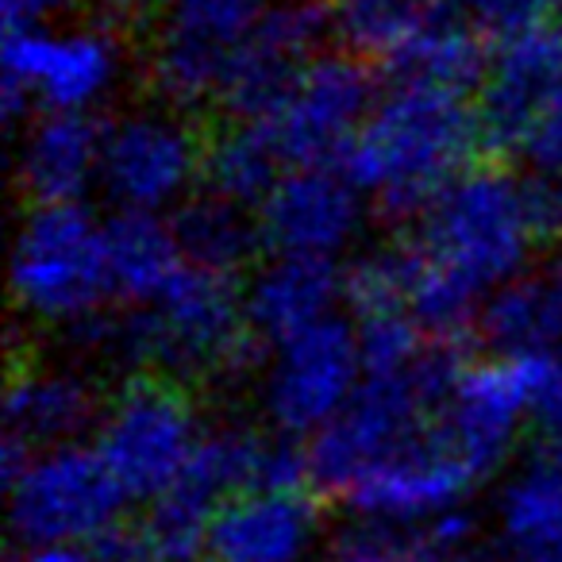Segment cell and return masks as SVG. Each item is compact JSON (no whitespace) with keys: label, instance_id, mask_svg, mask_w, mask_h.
I'll return each mask as SVG.
<instances>
[{"label":"cell","instance_id":"cell-1","mask_svg":"<svg viewBox=\"0 0 562 562\" xmlns=\"http://www.w3.org/2000/svg\"><path fill=\"white\" fill-rule=\"evenodd\" d=\"M562 232V186L508 166H474L416 216L408 255L477 305L531 273Z\"/></svg>","mask_w":562,"mask_h":562},{"label":"cell","instance_id":"cell-2","mask_svg":"<svg viewBox=\"0 0 562 562\" xmlns=\"http://www.w3.org/2000/svg\"><path fill=\"white\" fill-rule=\"evenodd\" d=\"M482 143L477 104L462 89L393 78L339 166L378 209L420 216L447 186L474 170Z\"/></svg>","mask_w":562,"mask_h":562},{"label":"cell","instance_id":"cell-3","mask_svg":"<svg viewBox=\"0 0 562 562\" xmlns=\"http://www.w3.org/2000/svg\"><path fill=\"white\" fill-rule=\"evenodd\" d=\"M12 301L40 328L93 339L109 301V220L89 204H32L12 239Z\"/></svg>","mask_w":562,"mask_h":562},{"label":"cell","instance_id":"cell-4","mask_svg":"<svg viewBox=\"0 0 562 562\" xmlns=\"http://www.w3.org/2000/svg\"><path fill=\"white\" fill-rule=\"evenodd\" d=\"M127 362L155 367L158 378H220L243 367L250 347V324L243 293L227 273H212L189 262L170 290L150 305L132 308L120 328L101 331Z\"/></svg>","mask_w":562,"mask_h":562},{"label":"cell","instance_id":"cell-5","mask_svg":"<svg viewBox=\"0 0 562 562\" xmlns=\"http://www.w3.org/2000/svg\"><path fill=\"white\" fill-rule=\"evenodd\" d=\"M454 374H459L454 351L439 344L413 367L367 374L347 413L305 447L308 477L321 490L344 497L378 462L420 439L436 424Z\"/></svg>","mask_w":562,"mask_h":562},{"label":"cell","instance_id":"cell-6","mask_svg":"<svg viewBox=\"0 0 562 562\" xmlns=\"http://www.w3.org/2000/svg\"><path fill=\"white\" fill-rule=\"evenodd\" d=\"M273 0H178L155 20L147 74L173 112L224 104L250 78Z\"/></svg>","mask_w":562,"mask_h":562},{"label":"cell","instance_id":"cell-7","mask_svg":"<svg viewBox=\"0 0 562 562\" xmlns=\"http://www.w3.org/2000/svg\"><path fill=\"white\" fill-rule=\"evenodd\" d=\"M9 528L16 551L101 543L116 536L132 497L112 477L93 443L20 451L4 443Z\"/></svg>","mask_w":562,"mask_h":562},{"label":"cell","instance_id":"cell-8","mask_svg":"<svg viewBox=\"0 0 562 562\" xmlns=\"http://www.w3.org/2000/svg\"><path fill=\"white\" fill-rule=\"evenodd\" d=\"M209 439L193 397L170 378L127 382L101 408L93 447L132 501H158L178 490Z\"/></svg>","mask_w":562,"mask_h":562},{"label":"cell","instance_id":"cell-9","mask_svg":"<svg viewBox=\"0 0 562 562\" xmlns=\"http://www.w3.org/2000/svg\"><path fill=\"white\" fill-rule=\"evenodd\" d=\"M127 55L104 24L9 27L4 35V112L40 109V116H93L120 89Z\"/></svg>","mask_w":562,"mask_h":562},{"label":"cell","instance_id":"cell-10","mask_svg":"<svg viewBox=\"0 0 562 562\" xmlns=\"http://www.w3.org/2000/svg\"><path fill=\"white\" fill-rule=\"evenodd\" d=\"M378 101L374 78L367 63L351 55H316L305 63L281 97L247 120L270 139L281 166H339L362 132L370 109Z\"/></svg>","mask_w":562,"mask_h":562},{"label":"cell","instance_id":"cell-11","mask_svg":"<svg viewBox=\"0 0 562 562\" xmlns=\"http://www.w3.org/2000/svg\"><path fill=\"white\" fill-rule=\"evenodd\" d=\"M209 147L173 109H139L104 127L101 189L120 212L166 216L193 201Z\"/></svg>","mask_w":562,"mask_h":562},{"label":"cell","instance_id":"cell-12","mask_svg":"<svg viewBox=\"0 0 562 562\" xmlns=\"http://www.w3.org/2000/svg\"><path fill=\"white\" fill-rule=\"evenodd\" d=\"M362 378L367 367H362L359 331L336 316L305 336L270 347L258 397L273 431L313 443L347 413Z\"/></svg>","mask_w":562,"mask_h":562},{"label":"cell","instance_id":"cell-13","mask_svg":"<svg viewBox=\"0 0 562 562\" xmlns=\"http://www.w3.org/2000/svg\"><path fill=\"white\" fill-rule=\"evenodd\" d=\"M482 477L439 436V424H431L420 439L393 451L367 477H359L344 493V501L367 524L428 536L439 524L467 516V501Z\"/></svg>","mask_w":562,"mask_h":562},{"label":"cell","instance_id":"cell-14","mask_svg":"<svg viewBox=\"0 0 562 562\" xmlns=\"http://www.w3.org/2000/svg\"><path fill=\"white\" fill-rule=\"evenodd\" d=\"M258 239L285 258L336 262L367 227V196L344 166H293L258 204Z\"/></svg>","mask_w":562,"mask_h":562},{"label":"cell","instance_id":"cell-15","mask_svg":"<svg viewBox=\"0 0 562 562\" xmlns=\"http://www.w3.org/2000/svg\"><path fill=\"white\" fill-rule=\"evenodd\" d=\"M436 424L439 436L482 482L497 474L516 451V439L531 424L528 382H524L520 362L493 359L459 367Z\"/></svg>","mask_w":562,"mask_h":562},{"label":"cell","instance_id":"cell-16","mask_svg":"<svg viewBox=\"0 0 562 562\" xmlns=\"http://www.w3.org/2000/svg\"><path fill=\"white\" fill-rule=\"evenodd\" d=\"M324 513L305 485L247 490L220 505L212 520V562H321Z\"/></svg>","mask_w":562,"mask_h":562},{"label":"cell","instance_id":"cell-17","mask_svg":"<svg viewBox=\"0 0 562 562\" xmlns=\"http://www.w3.org/2000/svg\"><path fill=\"white\" fill-rule=\"evenodd\" d=\"M344 55L408 78L436 43L467 24L462 0H324Z\"/></svg>","mask_w":562,"mask_h":562},{"label":"cell","instance_id":"cell-18","mask_svg":"<svg viewBox=\"0 0 562 562\" xmlns=\"http://www.w3.org/2000/svg\"><path fill=\"white\" fill-rule=\"evenodd\" d=\"M339 301H347V273L316 258H266L243 290L250 336L270 347L336 321Z\"/></svg>","mask_w":562,"mask_h":562},{"label":"cell","instance_id":"cell-19","mask_svg":"<svg viewBox=\"0 0 562 562\" xmlns=\"http://www.w3.org/2000/svg\"><path fill=\"white\" fill-rule=\"evenodd\" d=\"M562 81V32H543L536 40L493 50V66L482 78L477 124L482 139L501 155H520L528 127Z\"/></svg>","mask_w":562,"mask_h":562},{"label":"cell","instance_id":"cell-20","mask_svg":"<svg viewBox=\"0 0 562 562\" xmlns=\"http://www.w3.org/2000/svg\"><path fill=\"white\" fill-rule=\"evenodd\" d=\"M101 162L104 127L93 116H35L16 147V178L32 204H81L101 186Z\"/></svg>","mask_w":562,"mask_h":562},{"label":"cell","instance_id":"cell-21","mask_svg":"<svg viewBox=\"0 0 562 562\" xmlns=\"http://www.w3.org/2000/svg\"><path fill=\"white\" fill-rule=\"evenodd\" d=\"M493 543L501 562H562V447H543L501 482Z\"/></svg>","mask_w":562,"mask_h":562},{"label":"cell","instance_id":"cell-22","mask_svg":"<svg viewBox=\"0 0 562 562\" xmlns=\"http://www.w3.org/2000/svg\"><path fill=\"white\" fill-rule=\"evenodd\" d=\"M101 420L97 390L86 374L70 367H24L12 374L4 397L9 447L20 451H47V447L81 443V431Z\"/></svg>","mask_w":562,"mask_h":562},{"label":"cell","instance_id":"cell-23","mask_svg":"<svg viewBox=\"0 0 562 562\" xmlns=\"http://www.w3.org/2000/svg\"><path fill=\"white\" fill-rule=\"evenodd\" d=\"M109 266L116 301H124L127 308H143L186 273L189 258L181 250L173 220L116 212L109 220Z\"/></svg>","mask_w":562,"mask_h":562},{"label":"cell","instance_id":"cell-24","mask_svg":"<svg viewBox=\"0 0 562 562\" xmlns=\"http://www.w3.org/2000/svg\"><path fill=\"white\" fill-rule=\"evenodd\" d=\"M220 505H224V493L193 467L178 490L150 501L143 520L132 528L135 559L139 562H201L204 554H209L212 520H216Z\"/></svg>","mask_w":562,"mask_h":562},{"label":"cell","instance_id":"cell-25","mask_svg":"<svg viewBox=\"0 0 562 562\" xmlns=\"http://www.w3.org/2000/svg\"><path fill=\"white\" fill-rule=\"evenodd\" d=\"M482 336L501 351V359L562 351V278H524L508 281L482 308Z\"/></svg>","mask_w":562,"mask_h":562},{"label":"cell","instance_id":"cell-26","mask_svg":"<svg viewBox=\"0 0 562 562\" xmlns=\"http://www.w3.org/2000/svg\"><path fill=\"white\" fill-rule=\"evenodd\" d=\"M285 173L278 150L270 147L262 132L247 120H235L227 132L209 143L204 155V186L220 201H232L239 209H258L278 178Z\"/></svg>","mask_w":562,"mask_h":562},{"label":"cell","instance_id":"cell-27","mask_svg":"<svg viewBox=\"0 0 562 562\" xmlns=\"http://www.w3.org/2000/svg\"><path fill=\"white\" fill-rule=\"evenodd\" d=\"M181 250L193 266L232 278L250 258L258 243V224L247 216V209L220 196H193L181 212H173Z\"/></svg>","mask_w":562,"mask_h":562},{"label":"cell","instance_id":"cell-28","mask_svg":"<svg viewBox=\"0 0 562 562\" xmlns=\"http://www.w3.org/2000/svg\"><path fill=\"white\" fill-rule=\"evenodd\" d=\"M462 12L477 40L501 50L551 32V20L562 12V0H462Z\"/></svg>","mask_w":562,"mask_h":562},{"label":"cell","instance_id":"cell-29","mask_svg":"<svg viewBox=\"0 0 562 562\" xmlns=\"http://www.w3.org/2000/svg\"><path fill=\"white\" fill-rule=\"evenodd\" d=\"M405 247L362 255L347 270V301L359 316L405 313Z\"/></svg>","mask_w":562,"mask_h":562},{"label":"cell","instance_id":"cell-30","mask_svg":"<svg viewBox=\"0 0 562 562\" xmlns=\"http://www.w3.org/2000/svg\"><path fill=\"white\" fill-rule=\"evenodd\" d=\"M416 551H420V536L359 520L328 539L321 562H416Z\"/></svg>","mask_w":562,"mask_h":562},{"label":"cell","instance_id":"cell-31","mask_svg":"<svg viewBox=\"0 0 562 562\" xmlns=\"http://www.w3.org/2000/svg\"><path fill=\"white\" fill-rule=\"evenodd\" d=\"M520 158L528 162V173L562 181V81L551 89V97H547L543 109H539L536 124L524 135Z\"/></svg>","mask_w":562,"mask_h":562},{"label":"cell","instance_id":"cell-32","mask_svg":"<svg viewBox=\"0 0 562 562\" xmlns=\"http://www.w3.org/2000/svg\"><path fill=\"white\" fill-rule=\"evenodd\" d=\"M416 562H501V559L485 554L482 547L470 539V520H467V516H454V520L431 528L428 536H420Z\"/></svg>","mask_w":562,"mask_h":562},{"label":"cell","instance_id":"cell-33","mask_svg":"<svg viewBox=\"0 0 562 562\" xmlns=\"http://www.w3.org/2000/svg\"><path fill=\"white\" fill-rule=\"evenodd\" d=\"M16 562H139L135 559L132 531L101 539V543H74V547H32L16 551Z\"/></svg>","mask_w":562,"mask_h":562},{"label":"cell","instance_id":"cell-34","mask_svg":"<svg viewBox=\"0 0 562 562\" xmlns=\"http://www.w3.org/2000/svg\"><path fill=\"white\" fill-rule=\"evenodd\" d=\"M81 0H0L4 24L9 27H47L63 24Z\"/></svg>","mask_w":562,"mask_h":562},{"label":"cell","instance_id":"cell-35","mask_svg":"<svg viewBox=\"0 0 562 562\" xmlns=\"http://www.w3.org/2000/svg\"><path fill=\"white\" fill-rule=\"evenodd\" d=\"M104 9L116 12V16H162L170 4H178V0H101Z\"/></svg>","mask_w":562,"mask_h":562},{"label":"cell","instance_id":"cell-36","mask_svg":"<svg viewBox=\"0 0 562 562\" xmlns=\"http://www.w3.org/2000/svg\"><path fill=\"white\" fill-rule=\"evenodd\" d=\"M559 278H562V266H559Z\"/></svg>","mask_w":562,"mask_h":562},{"label":"cell","instance_id":"cell-37","mask_svg":"<svg viewBox=\"0 0 562 562\" xmlns=\"http://www.w3.org/2000/svg\"><path fill=\"white\" fill-rule=\"evenodd\" d=\"M559 16H562V12H559Z\"/></svg>","mask_w":562,"mask_h":562}]
</instances>
